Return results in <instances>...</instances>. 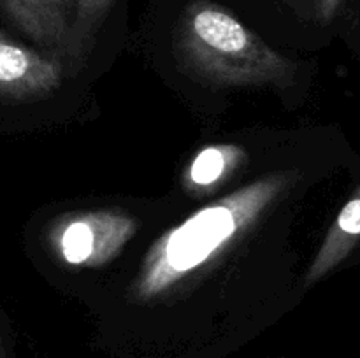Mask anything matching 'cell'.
<instances>
[{
    "instance_id": "obj_6",
    "label": "cell",
    "mask_w": 360,
    "mask_h": 358,
    "mask_svg": "<svg viewBox=\"0 0 360 358\" xmlns=\"http://www.w3.org/2000/svg\"><path fill=\"white\" fill-rule=\"evenodd\" d=\"M360 241V185L348 199L343 209L330 228L327 230L326 239L320 244L308 272H306L304 286L309 288L322 281L330 270L336 269L343 260L354 251Z\"/></svg>"
},
{
    "instance_id": "obj_5",
    "label": "cell",
    "mask_w": 360,
    "mask_h": 358,
    "mask_svg": "<svg viewBox=\"0 0 360 358\" xmlns=\"http://www.w3.org/2000/svg\"><path fill=\"white\" fill-rule=\"evenodd\" d=\"M0 13L42 48L70 51L76 0H0Z\"/></svg>"
},
{
    "instance_id": "obj_7",
    "label": "cell",
    "mask_w": 360,
    "mask_h": 358,
    "mask_svg": "<svg viewBox=\"0 0 360 358\" xmlns=\"http://www.w3.org/2000/svg\"><path fill=\"white\" fill-rule=\"evenodd\" d=\"M245 158V150L236 144H213L204 147L186 167L183 188L190 195H206L234 174Z\"/></svg>"
},
{
    "instance_id": "obj_4",
    "label": "cell",
    "mask_w": 360,
    "mask_h": 358,
    "mask_svg": "<svg viewBox=\"0 0 360 358\" xmlns=\"http://www.w3.org/2000/svg\"><path fill=\"white\" fill-rule=\"evenodd\" d=\"M63 67L53 55L27 48L0 30V98L37 100L62 86Z\"/></svg>"
},
{
    "instance_id": "obj_10",
    "label": "cell",
    "mask_w": 360,
    "mask_h": 358,
    "mask_svg": "<svg viewBox=\"0 0 360 358\" xmlns=\"http://www.w3.org/2000/svg\"><path fill=\"white\" fill-rule=\"evenodd\" d=\"M0 358H6V357H4V353H2V347H0Z\"/></svg>"
},
{
    "instance_id": "obj_1",
    "label": "cell",
    "mask_w": 360,
    "mask_h": 358,
    "mask_svg": "<svg viewBox=\"0 0 360 358\" xmlns=\"http://www.w3.org/2000/svg\"><path fill=\"white\" fill-rule=\"evenodd\" d=\"M294 178V172L262 175L165 232L144 256L130 297L150 302L185 283L255 225Z\"/></svg>"
},
{
    "instance_id": "obj_8",
    "label": "cell",
    "mask_w": 360,
    "mask_h": 358,
    "mask_svg": "<svg viewBox=\"0 0 360 358\" xmlns=\"http://www.w3.org/2000/svg\"><path fill=\"white\" fill-rule=\"evenodd\" d=\"M115 0H76L72 34H70V55H83L90 46L91 37L104 21L109 7Z\"/></svg>"
},
{
    "instance_id": "obj_2",
    "label": "cell",
    "mask_w": 360,
    "mask_h": 358,
    "mask_svg": "<svg viewBox=\"0 0 360 358\" xmlns=\"http://www.w3.org/2000/svg\"><path fill=\"white\" fill-rule=\"evenodd\" d=\"M178 51L200 79L218 86H260L290 79L294 65L225 7L193 0L178 27Z\"/></svg>"
},
{
    "instance_id": "obj_9",
    "label": "cell",
    "mask_w": 360,
    "mask_h": 358,
    "mask_svg": "<svg viewBox=\"0 0 360 358\" xmlns=\"http://www.w3.org/2000/svg\"><path fill=\"white\" fill-rule=\"evenodd\" d=\"M343 0H316V7H319V16L322 21H330L336 13L340 11Z\"/></svg>"
},
{
    "instance_id": "obj_3",
    "label": "cell",
    "mask_w": 360,
    "mask_h": 358,
    "mask_svg": "<svg viewBox=\"0 0 360 358\" xmlns=\"http://www.w3.org/2000/svg\"><path fill=\"white\" fill-rule=\"evenodd\" d=\"M137 228L139 221L122 209L76 211L53 220L48 244L63 265L95 269L116 258Z\"/></svg>"
}]
</instances>
